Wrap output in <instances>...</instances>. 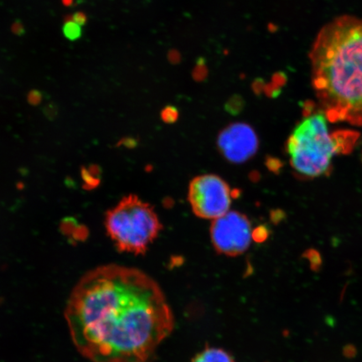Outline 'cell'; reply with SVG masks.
I'll return each mask as SVG.
<instances>
[{"instance_id":"obj_1","label":"cell","mask_w":362,"mask_h":362,"mask_svg":"<svg viewBox=\"0 0 362 362\" xmlns=\"http://www.w3.org/2000/svg\"><path fill=\"white\" fill-rule=\"evenodd\" d=\"M65 318L76 350L91 362H149L173 328L158 283L138 269L116 264L80 279Z\"/></svg>"},{"instance_id":"obj_2","label":"cell","mask_w":362,"mask_h":362,"mask_svg":"<svg viewBox=\"0 0 362 362\" xmlns=\"http://www.w3.org/2000/svg\"><path fill=\"white\" fill-rule=\"evenodd\" d=\"M312 84L329 122L362 126V18L341 16L317 34Z\"/></svg>"},{"instance_id":"obj_3","label":"cell","mask_w":362,"mask_h":362,"mask_svg":"<svg viewBox=\"0 0 362 362\" xmlns=\"http://www.w3.org/2000/svg\"><path fill=\"white\" fill-rule=\"evenodd\" d=\"M328 121L323 110L309 113L289 137L287 152L290 165L303 178L329 174L334 156L349 152L356 143L355 132L329 134Z\"/></svg>"},{"instance_id":"obj_4","label":"cell","mask_w":362,"mask_h":362,"mask_svg":"<svg viewBox=\"0 0 362 362\" xmlns=\"http://www.w3.org/2000/svg\"><path fill=\"white\" fill-rule=\"evenodd\" d=\"M105 227L119 252L143 255L158 237L162 225L154 207L137 195H129L107 210Z\"/></svg>"},{"instance_id":"obj_5","label":"cell","mask_w":362,"mask_h":362,"mask_svg":"<svg viewBox=\"0 0 362 362\" xmlns=\"http://www.w3.org/2000/svg\"><path fill=\"white\" fill-rule=\"evenodd\" d=\"M192 210L203 219L216 220L229 211L231 192L225 180L215 174L195 177L189 186Z\"/></svg>"},{"instance_id":"obj_6","label":"cell","mask_w":362,"mask_h":362,"mask_svg":"<svg viewBox=\"0 0 362 362\" xmlns=\"http://www.w3.org/2000/svg\"><path fill=\"white\" fill-rule=\"evenodd\" d=\"M249 220L238 211H228L213 220L210 238L217 253L236 257L247 251L253 239Z\"/></svg>"},{"instance_id":"obj_7","label":"cell","mask_w":362,"mask_h":362,"mask_svg":"<svg viewBox=\"0 0 362 362\" xmlns=\"http://www.w3.org/2000/svg\"><path fill=\"white\" fill-rule=\"evenodd\" d=\"M220 151L228 161L246 162L259 149V138L253 128L243 122L231 123L221 132L217 138Z\"/></svg>"},{"instance_id":"obj_8","label":"cell","mask_w":362,"mask_h":362,"mask_svg":"<svg viewBox=\"0 0 362 362\" xmlns=\"http://www.w3.org/2000/svg\"><path fill=\"white\" fill-rule=\"evenodd\" d=\"M192 362H235V360L225 350L207 347L197 354Z\"/></svg>"},{"instance_id":"obj_9","label":"cell","mask_w":362,"mask_h":362,"mask_svg":"<svg viewBox=\"0 0 362 362\" xmlns=\"http://www.w3.org/2000/svg\"><path fill=\"white\" fill-rule=\"evenodd\" d=\"M82 26L72 20H68L63 27V33L69 40H76L82 36Z\"/></svg>"},{"instance_id":"obj_10","label":"cell","mask_w":362,"mask_h":362,"mask_svg":"<svg viewBox=\"0 0 362 362\" xmlns=\"http://www.w3.org/2000/svg\"><path fill=\"white\" fill-rule=\"evenodd\" d=\"M81 174H82V178L84 181V185H83L84 189L90 190L97 188L100 185L101 178H98V177L94 176L93 174H91L89 172L87 168L82 167Z\"/></svg>"},{"instance_id":"obj_11","label":"cell","mask_w":362,"mask_h":362,"mask_svg":"<svg viewBox=\"0 0 362 362\" xmlns=\"http://www.w3.org/2000/svg\"><path fill=\"white\" fill-rule=\"evenodd\" d=\"M78 226L76 220L73 217H67L62 220L60 225V230L62 234L65 236L71 237L76 227Z\"/></svg>"},{"instance_id":"obj_12","label":"cell","mask_w":362,"mask_h":362,"mask_svg":"<svg viewBox=\"0 0 362 362\" xmlns=\"http://www.w3.org/2000/svg\"><path fill=\"white\" fill-rule=\"evenodd\" d=\"M88 229L85 225H78L71 236L74 241H84L88 237Z\"/></svg>"},{"instance_id":"obj_13","label":"cell","mask_w":362,"mask_h":362,"mask_svg":"<svg viewBox=\"0 0 362 362\" xmlns=\"http://www.w3.org/2000/svg\"><path fill=\"white\" fill-rule=\"evenodd\" d=\"M178 117L176 109L173 107H167L162 112V119L165 122H174Z\"/></svg>"},{"instance_id":"obj_14","label":"cell","mask_w":362,"mask_h":362,"mask_svg":"<svg viewBox=\"0 0 362 362\" xmlns=\"http://www.w3.org/2000/svg\"><path fill=\"white\" fill-rule=\"evenodd\" d=\"M41 100H42V94L40 93V91H36V90L31 91L28 95L29 103L34 105V106L40 104Z\"/></svg>"},{"instance_id":"obj_15","label":"cell","mask_w":362,"mask_h":362,"mask_svg":"<svg viewBox=\"0 0 362 362\" xmlns=\"http://www.w3.org/2000/svg\"><path fill=\"white\" fill-rule=\"evenodd\" d=\"M267 237H268V232L266 231V229L262 228V227H259L256 230V231H254L253 232V239L259 241H261Z\"/></svg>"},{"instance_id":"obj_16","label":"cell","mask_w":362,"mask_h":362,"mask_svg":"<svg viewBox=\"0 0 362 362\" xmlns=\"http://www.w3.org/2000/svg\"><path fill=\"white\" fill-rule=\"evenodd\" d=\"M71 20L76 23L77 25L83 26V25H85L86 22V16L83 13L77 12L75 15H73Z\"/></svg>"},{"instance_id":"obj_17","label":"cell","mask_w":362,"mask_h":362,"mask_svg":"<svg viewBox=\"0 0 362 362\" xmlns=\"http://www.w3.org/2000/svg\"><path fill=\"white\" fill-rule=\"evenodd\" d=\"M356 348L351 345H348L347 346L344 348V355L345 356H346L348 358H351L356 356Z\"/></svg>"},{"instance_id":"obj_18","label":"cell","mask_w":362,"mask_h":362,"mask_svg":"<svg viewBox=\"0 0 362 362\" xmlns=\"http://www.w3.org/2000/svg\"><path fill=\"white\" fill-rule=\"evenodd\" d=\"M12 31L14 33L16 34H18V35H20V34H23L25 33L24 26H23V25H21V23H19V22H16V23L13 25Z\"/></svg>"},{"instance_id":"obj_19","label":"cell","mask_w":362,"mask_h":362,"mask_svg":"<svg viewBox=\"0 0 362 362\" xmlns=\"http://www.w3.org/2000/svg\"><path fill=\"white\" fill-rule=\"evenodd\" d=\"M89 172L93 174L94 176L100 178L101 176V168L97 165H91L88 168Z\"/></svg>"},{"instance_id":"obj_20","label":"cell","mask_w":362,"mask_h":362,"mask_svg":"<svg viewBox=\"0 0 362 362\" xmlns=\"http://www.w3.org/2000/svg\"><path fill=\"white\" fill-rule=\"evenodd\" d=\"M46 112H45V113H46V116L48 118H50L51 116H52V118H54V116L56 115V112L55 111L56 108L53 105H50L48 107H46Z\"/></svg>"},{"instance_id":"obj_21","label":"cell","mask_w":362,"mask_h":362,"mask_svg":"<svg viewBox=\"0 0 362 362\" xmlns=\"http://www.w3.org/2000/svg\"><path fill=\"white\" fill-rule=\"evenodd\" d=\"M62 2L66 6H70V4L73 3V0H62Z\"/></svg>"}]
</instances>
